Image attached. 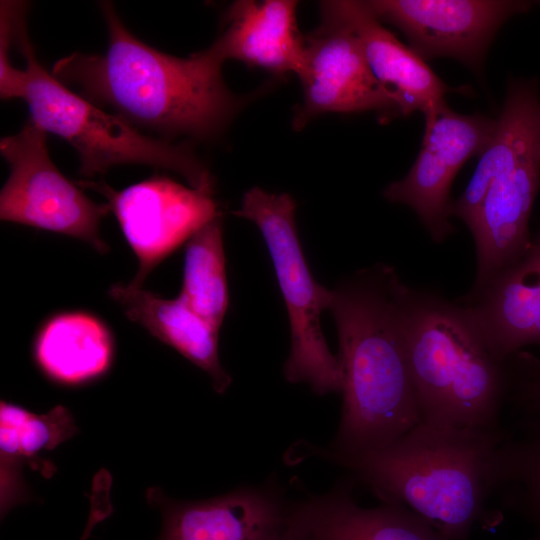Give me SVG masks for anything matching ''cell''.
<instances>
[{"instance_id":"e0dca14e","label":"cell","mask_w":540,"mask_h":540,"mask_svg":"<svg viewBox=\"0 0 540 540\" xmlns=\"http://www.w3.org/2000/svg\"><path fill=\"white\" fill-rule=\"evenodd\" d=\"M296 7L292 0L236 1L211 47L223 61H240L276 75L297 74L304 37L297 27Z\"/></svg>"},{"instance_id":"cb8c5ba5","label":"cell","mask_w":540,"mask_h":540,"mask_svg":"<svg viewBox=\"0 0 540 540\" xmlns=\"http://www.w3.org/2000/svg\"><path fill=\"white\" fill-rule=\"evenodd\" d=\"M522 426L540 425V372L525 379L512 393Z\"/></svg>"},{"instance_id":"8992f818","label":"cell","mask_w":540,"mask_h":540,"mask_svg":"<svg viewBox=\"0 0 540 540\" xmlns=\"http://www.w3.org/2000/svg\"><path fill=\"white\" fill-rule=\"evenodd\" d=\"M296 203L287 193L248 190L234 214L252 221L261 232L288 312L291 347L283 374L292 384L306 383L317 395L341 393L343 373L326 343L320 317L331 290L313 278L295 222Z\"/></svg>"},{"instance_id":"3957f363","label":"cell","mask_w":540,"mask_h":540,"mask_svg":"<svg viewBox=\"0 0 540 540\" xmlns=\"http://www.w3.org/2000/svg\"><path fill=\"white\" fill-rule=\"evenodd\" d=\"M503 427L474 429L419 422L391 443L345 453L298 441L287 460L329 462L350 473L382 502L401 504L432 525L444 540H468L485 521L491 496L490 466Z\"/></svg>"},{"instance_id":"4fadbf2b","label":"cell","mask_w":540,"mask_h":540,"mask_svg":"<svg viewBox=\"0 0 540 540\" xmlns=\"http://www.w3.org/2000/svg\"><path fill=\"white\" fill-rule=\"evenodd\" d=\"M539 190L540 140L494 180L469 227L477 254L470 293L526 252L532 237L529 219Z\"/></svg>"},{"instance_id":"30bf717a","label":"cell","mask_w":540,"mask_h":540,"mask_svg":"<svg viewBox=\"0 0 540 540\" xmlns=\"http://www.w3.org/2000/svg\"><path fill=\"white\" fill-rule=\"evenodd\" d=\"M320 9L321 24L304 36L297 73L303 102L294 127L302 129L315 116L329 112L377 110L400 115L396 99L371 72L354 31L322 5Z\"/></svg>"},{"instance_id":"d6986e66","label":"cell","mask_w":540,"mask_h":540,"mask_svg":"<svg viewBox=\"0 0 540 540\" xmlns=\"http://www.w3.org/2000/svg\"><path fill=\"white\" fill-rule=\"evenodd\" d=\"M77 432L70 411L58 405L45 414H34L21 406L0 403V511L3 518L27 500L22 470L29 465L45 478L56 471L53 462L41 458Z\"/></svg>"},{"instance_id":"277c9868","label":"cell","mask_w":540,"mask_h":540,"mask_svg":"<svg viewBox=\"0 0 540 540\" xmlns=\"http://www.w3.org/2000/svg\"><path fill=\"white\" fill-rule=\"evenodd\" d=\"M405 335L420 422L455 428L502 427L505 400L528 377L511 374L513 358L494 357L462 303L409 287Z\"/></svg>"},{"instance_id":"6da1fadb","label":"cell","mask_w":540,"mask_h":540,"mask_svg":"<svg viewBox=\"0 0 540 540\" xmlns=\"http://www.w3.org/2000/svg\"><path fill=\"white\" fill-rule=\"evenodd\" d=\"M108 31L104 54L74 52L51 74L90 101L109 107L135 128L165 137L219 134L241 105L222 79L223 60L210 46L188 58L163 53L136 38L113 5H100Z\"/></svg>"},{"instance_id":"9c48e42d","label":"cell","mask_w":540,"mask_h":540,"mask_svg":"<svg viewBox=\"0 0 540 540\" xmlns=\"http://www.w3.org/2000/svg\"><path fill=\"white\" fill-rule=\"evenodd\" d=\"M422 147L409 173L389 184L384 197L411 207L431 238L440 243L454 232L449 221L450 188L454 177L472 156L489 144L496 120L482 114L462 115L445 101L424 112Z\"/></svg>"},{"instance_id":"7402d4cb","label":"cell","mask_w":540,"mask_h":540,"mask_svg":"<svg viewBox=\"0 0 540 540\" xmlns=\"http://www.w3.org/2000/svg\"><path fill=\"white\" fill-rule=\"evenodd\" d=\"M496 448L490 466L491 496L540 531V425L522 426Z\"/></svg>"},{"instance_id":"8fae6325","label":"cell","mask_w":540,"mask_h":540,"mask_svg":"<svg viewBox=\"0 0 540 540\" xmlns=\"http://www.w3.org/2000/svg\"><path fill=\"white\" fill-rule=\"evenodd\" d=\"M162 512L158 540H302L290 500L275 478L197 501L169 499L153 488Z\"/></svg>"},{"instance_id":"ac0fdd59","label":"cell","mask_w":540,"mask_h":540,"mask_svg":"<svg viewBox=\"0 0 540 540\" xmlns=\"http://www.w3.org/2000/svg\"><path fill=\"white\" fill-rule=\"evenodd\" d=\"M108 293L130 320L205 371L215 392L223 394L229 388L231 376L218 354L220 329L197 314L180 296L165 299L131 284H115Z\"/></svg>"},{"instance_id":"5b68a950","label":"cell","mask_w":540,"mask_h":540,"mask_svg":"<svg viewBox=\"0 0 540 540\" xmlns=\"http://www.w3.org/2000/svg\"><path fill=\"white\" fill-rule=\"evenodd\" d=\"M26 13L27 5L19 7L13 25L14 44L26 63L20 98L38 126L76 150L80 175L92 177L116 165L140 164L174 171L192 188L213 189L210 173L188 146L141 133L49 73L40 64L29 39Z\"/></svg>"},{"instance_id":"5bb4252c","label":"cell","mask_w":540,"mask_h":540,"mask_svg":"<svg viewBox=\"0 0 540 540\" xmlns=\"http://www.w3.org/2000/svg\"><path fill=\"white\" fill-rule=\"evenodd\" d=\"M460 303L498 360L507 361L523 347L540 344V229L517 261Z\"/></svg>"},{"instance_id":"52a82bcc","label":"cell","mask_w":540,"mask_h":540,"mask_svg":"<svg viewBox=\"0 0 540 540\" xmlns=\"http://www.w3.org/2000/svg\"><path fill=\"white\" fill-rule=\"evenodd\" d=\"M46 132L31 118L14 135L0 141L10 174L0 193V218L81 239L98 252L107 244L99 234L108 203L89 199L50 159Z\"/></svg>"},{"instance_id":"ba28073f","label":"cell","mask_w":540,"mask_h":540,"mask_svg":"<svg viewBox=\"0 0 540 540\" xmlns=\"http://www.w3.org/2000/svg\"><path fill=\"white\" fill-rule=\"evenodd\" d=\"M102 194L139 261L130 283L142 287L148 274L212 220L221 217L213 189L187 188L166 176H154L115 191L105 182L78 181Z\"/></svg>"},{"instance_id":"ffe728a7","label":"cell","mask_w":540,"mask_h":540,"mask_svg":"<svg viewBox=\"0 0 540 540\" xmlns=\"http://www.w3.org/2000/svg\"><path fill=\"white\" fill-rule=\"evenodd\" d=\"M34 358L54 382L79 385L105 374L114 341L108 327L83 311L62 312L47 319L34 341Z\"/></svg>"},{"instance_id":"7c38bea8","label":"cell","mask_w":540,"mask_h":540,"mask_svg":"<svg viewBox=\"0 0 540 540\" xmlns=\"http://www.w3.org/2000/svg\"><path fill=\"white\" fill-rule=\"evenodd\" d=\"M382 22L399 28L423 60L449 57L479 72L499 27L531 6L503 0H372Z\"/></svg>"},{"instance_id":"603a6c76","label":"cell","mask_w":540,"mask_h":540,"mask_svg":"<svg viewBox=\"0 0 540 540\" xmlns=\"http://www.w3.org/2000/svg\"><path fill=\"white\" fill-rule=\"evenodd\" d=\"M179 296L202 318L221 328L229 306L221 217L186 242Z\"/></svg>"},{"instance_id":"44dd1931","label":"cell","mask_w":540,"mask_h":540,"mask_svg":"<svg viewBox=\"0 0 540 540\" xmlns=\"http://www.w3.org/2000/svg\"><path fill=\"white\" fill-rule=\"evenodd\" d=\"M539 140L540 98L536 84L513 82L494 134L479 156L466 189L450 204V217L460 218L469 228L494 180Z\"/></svg>"},{"instance_id":"9a60e30c","label":"cell","mask_w":540,"mask_h":540,"mask_svg":"<svg viewBox=\"0 0 540 540\" xmlns=\"http://www.w3.org/2000/svg\"><path fill=\"white\" fill-rule=\"evenodd\" d=\"M357 482L343 478L324 494L296 500L302 540H444L422 517L397 503L364 508L354 498Z\"/></svg>"},{"instance_id":"2e32d148","label":"cell","mask_w":540,"mask_h":540,"mask_svg":"<svg viewBox=\"0 0 540 540\" xmlns=\"http://www.w3.org/2000/svg\"><path fill=\"white\" fill-rule=\"evenodd\" d=\"M356 34L376 80L395 99L400 115L422 113L444 101L449 88L410 47L402 44L368 7L366 1H322Z\"/></svg>"},{"instance_id":"7a4b0ae2","label":"cell","mask_w":540,"mask_h":540,"mask_svg":"<svg viewBox=\"0 0 540 540\" xmlns=\"http://www.w3.org/2000/svg\"><path fill=\"white\" fill-rule=\"evenodd\" d=\"M409 286L390 266L357 272L331 290L343 373L336 435L327 446L356 453L383 447L420 422L405 335Z\"/></svg>"},{"instance_id":"d4e9b609","label":"cell","mask_w":540,"mask_h":540,"mask_svg":"<svg viewBox=\"0 0 540 540\" xmlns=\"http://www.w3.org/2000/svg\"><path fill=\"white\" fill-rule=\"evenodd\" d=\"M528 540H540V531H537V534L529 538Z\"/></svg>"}]
</instances>
